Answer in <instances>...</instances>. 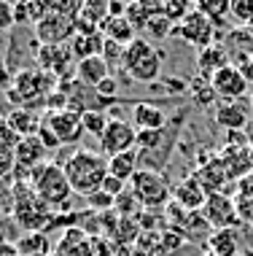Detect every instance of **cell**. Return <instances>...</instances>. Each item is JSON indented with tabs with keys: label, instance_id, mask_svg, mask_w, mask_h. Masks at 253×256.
Wrapping results in <instances>:
<instances>
[{
	"label": "cell",
	"instance_id": "2",
	"mask_svg": "<svg viewBox=\"0 0 253 256\" xmlns=\"http://www.w3.org/2000/svg\"><path fill=\"white\" fill-rule=\"evenodd\" d=\"M54 84H57V76L40 70V68H22L13 73V84L5 94L16 108L32 110V106H46V100L57 89Z\"/></svg>",
	"mask_w": 253,
	"mask_h": 256
},
{
	"label": "cell",
	"instance_id": "3",
	"mask_svg": "<svg viewBox=\"0 0 253 256\" xmlns=\"http://www.w3.org/2000/svg\"><path fill=\"white\" fill-rule=\"evenodd\" d=\"M27 184L32 186V192L51 210H65L70 205L73 194H76L70 181H67V176H65V170H62V164H57V162H46L40 168H35L30 172V178H27Z\"/></svg>",
	"mask_w": 253,
	"mask_h": 256
},
{
	"label": "cell",
	"instance_id": "44",
	"mask_svg": "<svg viewBox=\"0 0 253 256\" xmlns=\"http://www.w3.org/2000/svg\"><path fill=\"white\" fill-rule=\"evenodd\" d=\"M119 256H146L143 251H138V248H132V251H121Z\"/></svg>",
	"mask_w": 253,
	"mask_h": 256
},
{
	"label": "cell",
	"instance_id": "40",
	"mask_svg": "<svg viewBox=\"0 0 253 256\" xmlns=\"http://www.w3.org/2000/svg\"><path fill=\"white\" fill-rule=\"evenodd\" d=\"M13 24H16L13 22V6L5 3V0H0V32L11 30Z\"/></svg>",
	"mask_w": 253,
	"mask_h": 256
},
{
	"label": "cell",
	"instance_id": "31",
	"mask_svg": "<svg viewBox=\"0 0 253 256\" xmlns=\"http://www.w3.org/2000/svg\"><path fill=\"white\" fill-rule=\"evenodd\" d=\"M162 14V6L159 3H151V6H146V3H132V6H127V19L132 22L135 30H146L148 22H151L154 16H159Z\"/></svg>",
	"mask_w": 253,
	"mask_h": 256
},
{
	"label": "cell",
	"instance_id": "7",
	"mask_svg": "<svg viewBox=\"0 0 253 256\" xmlns=\"http://www.w3.org/2000/svg\"><path fill=\"white\" fill-rule=\"evenodd\" d=\"M73 38H76V19L65 16V14L49 11V16L35 24L38 46H65Z\"/></svg>",
	"mask_w": 253,
	"mask_h": 256
},
{
	"label": "cell",
	"instance_id": "5",
	"mask_svg": "<svg viewBox=\"0 0 253 256\" xmlns=\"http://www.w3.org/2000/svg\"><path fill=\"white\" fill-rule=\"evenodd\" d=\"M121 68L138 84H154L162 73V52L154 44H148L146 38H135L124 49Z\"/></svg>",
	"mask_w": 253,
	"mask_h": 256
},
{
	"label": "cell",
	"instance_id": "33",
	"mask_svg": "<svg viewBox=\"0 0 253 256\" xmlns=\"http://www.w3.org/2000/svg\"><path fill=\"white\" fill-rule=\"evenodd\" d=\"M232 19L237 24H253V0H232Z\"/></svg>",
	"mask_w": 253,
	"mask_h": 256
},
{
	"label": "cell",
	"instance_id": "42",
	"mask_svg": "<svg viewBox=\"0 0 253 256\" xmlns=\"http://www.w3.org/2000/svg\"><path fill=\"white\" fill-rule=\"evenodd\" d=\"M94 92H97L100 98H113V94L119 92V84H116V78H113V76H108V78L102 81V84H100L97 89H94Z\"/></svg>",
	"mask_w": 253,
	"mask_h": 256
},
{
	"label": "cell",
	"instance_id": "9",
	"mask_svg": "<svg viewBox=\"0 0 253 256\" xmlns=\"http://www.w3.org/2000/svg\"><path fill=\"white\" fill-rule=\"evenodd\" d=\"M43 124L54 132L59 146H73V143L81 140L84 135V122H81V114L73 108L65 110H46L43 114Z\"/></svg>",
	"mask_w": 253,
	"mask_h": 256
},
{
	"label": "cell",
	"instance_id": "41",
	"mask_svg": "<svg viewBox=\"0 0 253 256\" xmlns=\"http://www.w3.org/2000/svg\"><path fill=\"white\" fill-rule=\"evenodd\" d=\"M124 181H119V178H113V176H108L105 178V184H102V192H105V194H111L113 200L116 197H121V194H124Z\"/></svg>",
	"mask_w": 253,
	"mask_h": 256
},
{
	"label": "cell",
	"instance_id": "4",
	"mask_svg": "<svg viewBox=\"0 0 253 256\" xmlns=\"http://www.w3.org/2000/svg\"><path fill=\"white\" fill-rule=\"evenodd\" d=\"M11 213H13V221L24 232H43V226L51 224V208L32 192V186L27 181L13 184Z\"/></svg>",
	"mask_w": 253,
	"mask_h": 256
},
{
	"label": "cell",
	"instance_id": "12",
	"mask_svg": "<svg viewBox=\"0 0 253 256\" xmlns=\"http://www.w3.org/2000/svg\"><path fill=\"white\" fill-rule=\"evenodd\" d=\"M13 156H16V170H13V172H19L22 181H27L32 170L49 162V159H46V156H49V148L43 146V140H40L38 135H32V138H22V140L16 143Z\"/></svg>",
	"mask_w": 253,
	"mask_h": 256
},
{
	"label": "cell",
	"instance_id": "20",
	"mask_svg": "<svg viewBox=\"0 0 253 256\" xmlns=\"http://www.w3.org/2000/svg\"><path fill=\"white\" fill-rule=\"evenodd\" d=\"M197 181H200V186L208 194H218V192L224 189V184L229 181V172L227 168H224V162L221 159H210L208 164H202L200 170H197Z\"/></svg>",
	"mask_w": 253,
	"mask_h": 256
},
{
	"label": "cell",
	"instance_id": "32",
	"mask_svg": "<svg viewBox=\"0 0 253 256\" xmlns=\"http://www.w3.org/2000/svg\"><path fill=\"white\" fill-rule=\"evenodd\" d=\"M81 122H84V132H86V135H94V138L100 140L111 119H108V116L102 114L100 108H86L84 114H81Z\"/></svg>",
	"mask_w": 253,
	"mask_h": 256
},
{
	"label": "cell",
	"instance_id": "35",
	"mask_svg": "<svg viewBox=\"0 0 253 256\" xmlns=\"http://www.w3.org/2000/svg\"><path fill=\"white\" fill-rule=\"evenodd\" d=\"M16 170V156H13V148L0 146V181H3L8 172Z\"/></svg>",
	"mask_w": 253,
	"mask_h": 256
},
{
	"label": "cell",
	"instance_id": "16",
	"mask_svg": "<svg viewBox=\"0 0 253 256\" xmlns=\"http://www.w3.org/2000/svg\"><path fill=\"white\" fill-rule=\"evenodd\" d=\"M205 202H208V192L202 189L200 181H197L194 176L183 178L181 184L173 186V205L183 208V210L197 213V210H202V208H205Z\"/></svg>",
	"mask_w": 253,
	"mask_h": 256
},
{
	"label": "cell",
	"instance_id": "43",
	"mask_svg": "<svg viewBox=\"0 0 253 256\" xmlns=\"http://www.w3.org/2000/svg\"><path fill=\"white\" fill-rule=\"evenodd\" d=\"M11 84H13V73L8 70V65L0 60V92H8Z\"/></svg>",
	"mask_w": 253,
	"mask_h": 256
},
{
	"label": "cell",
	"instance_id": "14",
	"mask_svg": "<svg viewBox=\"0 0 253 256\" xmlns=\"http://www.w3.org/2000/svg\"><path fill=\"white\" fill-rule=\"evenodd\" d=\"M54 256H97L94 238H89L84 226H67L54 246Z\"/></svg>",
	"mask_w": 253,
	"mask_h": 256
},
{
	"label": "cell",
	"instance_id": "37",
	"mask_svg": "<svg viewBox=\"0 0 253 256\" xmlns=\"http://www.w3.org/2000/svg\"><path fill=\"white\" fill-rule=\"evenodd\" d=\"M22 140L16 132L11 130V124L5 116H0V146H8V148H16V143Z\"/></svg>",
	"mask_w": 253,
	"mask_h": 256
},
{
	"label": "cell",
	"instance_id": "6",
	"mask_svg": "<svg viewBox=\"0 0 253 256\" xmlns=\"http://www.w3.org/2000/svg\"><path fill=\"white\" fill-rule=\"evenodd\" d=\"M129 189H132L135 200L146 208H162V205L173 202V189H170L167 178L159 170H151V168L135 172V178L129 181Z\"/></svg>",
	"mask_w": 253,
	"mask_h": 256
},
{
	"label": "cell",
	"instance_id": "39",
	"mask_svg": "<svg viewBox=\"0 0 253 256\" xmlns=\"http://www.w3.org/2000/svg\"><path fill=\"white\" fill-rule=\"evenodd\" d=\"M162 138H165V130H162V132H146V130L140 132V130H138V146L151 151V148H156L162 143Z\"/></svg>",
	"mask_w": 253,
	"mask_h": 256
},
{
	"label": "cell",
	"instance_id": "34",
	"mask_svg": "<svg viewBox=\"0 0 253 256\" xmlns=\"http://www.w3.org/2000/svg\"><path fill=\"white\" fill-rule=\"evenodd\" d=\"M191 92H194V100L197 102H208V100H213L216 98V92H213V84H210V78H205V76H197L194 81H191Z\"/></svg>",
	"mask_w": 253,
	"mask_h": 256
},
{
	"label": "cell",
	"instance_id": "26",
	"mask_svg": "<svg viewBox=\"0 0 253 256\" xmlns=\"http://www.w3.org/2000/svg\"><path fill=\"white\" fill-rule=\"evenodd\" d=\"M70 49H73V57L78 62L89 60V57H102V52H105V36L102 32H94V36H81V32H76V38L70 40Z\"/></svg>",
	"mask_w": 253,
	"mask_h": 256
},
{
	"label": "cell",
	"instance_id": "23",
	"mask_svg": "<svg viewBox=\"0 0 253 256\" xmlns=\"http://www.w3.org/2000/svg\"><path fill=\"white\" fill-rule=\"evenodd\" d=\"M208 254L213 256H237L240 254V240H237V232L235 230H213L208 232Z\"/></svg>",
	"mask_w": 253,
	"mask_h": 256
},
{
	"label": "cell",
	"instance_id": "8",
	"mask_svg": "<svg viewBox=\"0 0 253 256\" xmlns=\"http://www.w3.org/2000/svg\"><path fill=\"white\" fill-rule=\"evenodd\" d=\"M135 146H138V130H135V124H129L124 119H111L108 122L105 132H102V138H100V151L108 159L119 156V154H127V151H135Z\"/></svg>",
	"mask_w": 253,
	"mask_h": 256
},
{
	"label": "cell",
	"instance_id": "45",
	"mask_svg": "<svg viewBox=\"0 0 253 256\" xmlns=\"http://www.w3.org/2000/svg\"><path fill=\"white\" fill-rule=\"evenodd\" d=\"M251 38H253V24H251Z\"/></svg>",
	"mask_w": 253,
	"mask_h": 256
},
{
	"label": "cell",
	"instance_id": "21",
	"mask_svg": "<svg viewBox=\"0 0 253 256\" xmlns=\"http://www.w3.org/2000/svg\"><path fill=\"white\" fill-rule=\"evenodd\" d=\"M213 119L218 127L229 130V132H240L243 127H248V110L240 102H221V106H216Z\"/></svg>",
	"mask_w": 253,
	"mask_h": 256
},
{
	"label": "cell",
	"instance_id": "24",
	"mask_svg": "<svg viewBox=\"0 0 253 256\" xmlns=\"http://www.w3.org/2000/svg\"><path fill=\"white\" fill-rule=\"evenodd\" d=\"M102 36H105V40L119 44V46H124V49H127V46L138 38V30L132 27V22H129L127 16H121V19H111V16H108V22L102 24Z\"/></svg>",
	"mask_w": 253,
	"mask_h": 256
},
{
	"label": "cell",
	"instance_id": "1",
	"mask_svg": "<svg viewBox=\"0 0 253 256\" xmlns=\"http://www.w3.org/2000/svg\"><path fill=\"white\" fill-rule=\"evenodd\" d=\"M62 170L73 186V192L81 197H92L94 192H100L105 178L111 176L108 172V156L92 148H76L62 162Z\"/></svg>",
	"mask_w": 253,
	"mask_h": 256
},
{
	"label": "cell",
	"instance_id": "29",
	"mask_svg": "<svg viewBox=\"0 0 253 256\" xmlns=\"http://www.w3.org/2000/svg\"><path fill=\"white\" fill-rule=\"evenodd\" d=\"M16 251L22 256H49L51 243H49V238H46V232H27L16 243Z\"/></svg>",
	"mask_w": 253,
	"mask_h": 256
},
{
	"label": "cell",
	"instance_id": "10",
	"mask_svg": "<svg viewBox=\"0 0 253 256\" xmlns=\"http://www.w3.org/2000/svg\"><path fill=\"white\" fill-rule=\"evenodd\" d=\"M173 36H181L189 46H194V49L202 52V49H210V46H213V40H216V24L210 22L205 14H200L197 8H191L189 16L173 30Z\"/></svg>",
	"mask_w": 253,
	"mask_h": 256
},
{
	"label": "cell",
	"instance_id": "19",
	"mask_svg": "<svg viewBox=\"0 0 253 256\" xmlns=\"http://www.w3.org/2000/svg\"><path fill=\"white\" fill-rule=\"evenodd\" d=\"M224 168H227L229 178H248L251 176V168H253V154L248 148H240V146H227L224 148V156H221Z\"/></svg>",
	"mask_w": 253,
	"mask_h": 256
},
{
	"label": "cell",
	"instance_id": "15",
	"mask_svg": "<svg viewBox=\"0 0 253 256\" xmlns=\"http://www.w3.org/2000/svg\"><path fill=\"white\" fill-rule=\"evenodd\" d=\"M73 60L76 57H73L70 44H65V46H38L35 49L38 68L46 73H51V76H57V78L67 70V65H70Z\"/></svg>",
	"mask_w": 253,
	"mask_h": 256
},
{
	"label": "cell",
	"instance_id": "17",
	"mask_svg": "<svg viewBox=\"0 0 253 256\" xmlns=\"http://www.w3.org/2000/svg\"><path fill=\"white\" fill-rule=\"evenodd\" d=\"M132 124L135 130H146V132H162L167 124V116L156 102H135L132 108Z\"/></svg>",
	"mask_w": 253,
	"mask_h": 256
},
{
	"label": "cell",
	"instance_id": "11",
	"mask_svg": "<svg viewBox=\"0 0 253 256\" xmlns=\"http://www.w3.org/2000/svg\"><path fill=\"white\" fill-rule=\"evenodd\" d=\"M202 218L205 224H210L213 230H235L240 224V213H237V205H235V197L224 194H208V202L202 208Z\"/></svg>",
	"mask_w": 253,
	"mask_h": 256
},
{
	"label": "cell",
	"instance_id": "47",
	"mask_svg": "<svg viewBox=\"0 0 253 256\" xmlns=\"http://www.w3.org/2000/svg\"><path fill=\"white\" fill-rule=\"evenodd\" d=\"M0 213H3V202H0Z\"/></svg>",
	"mask_w": 253,
	"mask_h": 256
},
{
	"label": "cell",
	"instance_id": "38",
	"mask_svg": "<svg viewBox=\"0 0 253 256\" xmlns=\"http://www.w3.org/2000/svg\"><path fill=\"white\" fill-rule=\"evenodd\" d=\"M146 30H148V36H151V38H165V36H170V19H165L159 14V16H154L151 22H148Z\"/></svg>",
	"mask_w": 253,
	"mask_h": 256
},
{
	"label": "cell",
	"instance_id": "48",
	"mask_svg": "<svg viewBox=\"0 0 253 256\" xmlns=\"http://www.w3.org/2000/svg\"><path fill=\"white\" fill-rule=\"evenodd\" d=\"M202 256H213V254H202Z\"/></svg>",
	"mask_w": 253,
	"mask_h": 256
},
{
	"label": "cell",
	"instance_id": "25",
	"mask_svg": "<svg viewBox=\"0 0 253 256\" xmlns=\"http://www.w3.org/2000/svg\"><path fill=\"white\" fill-rule=\"evenodd\" d=\"M197 65H200V76H205V78H213V76L221 70V68L232 65V62H229L227 49H221L218 44H213L210 49H202V52H200Z\"/></svg>",
	"mask_w": 253,
	"mask_h": 256
},
{
	"label": "cell",
	"instance_id": "30",
	"mask_svg": "<svg viewBox=\"0 0 253 256\" xmlns=\"http://www.w3.org/2000/svg\"><path fill=\"white\" fill-rule=\"evenodd\" d=\"M194 8L200 14H205L213 24H227V19L232 16V3L229 0H200Z\"/></svg>",
	"mask_w": 253,
	"mask_h": 256
},
{
	"label": "cell",
	"instance_id": "28",
	"mask_svg": "<svg viewBox=\"0 0 253 256\" xmlns=\"http://www.w3.org/2000/svg\"><path fill=\"white\" fill-rule=\"evenodd\" d=\"M235 205H237V213H240V221L253 224V176L243 178V181L237 184Z\"/></svg>",
	"mask_w": 253,
	"mask_h": 256
},
{
	"label": "cell",
	"instance_id": "13",
	"mask_svg": "<svg viewBox=\"0 0 253 256\" xmlns=\"http://www.w3.org/2000/svg\"><path fill=\"white\" fill-rule=\"evenodd\" d=\"M210 84H213L216 98H221L224 102H235L237 98H243V94L248 92V78L243 76V70L237 65L221 68V70L210 78Z\"/></svg>",
	"mask_w": 253,
	"mask_h": 256
},
{
	"label": "cell",
	"instance_id": "22",
	"mask_svg": "<svg viewBox=\"0 0 253 256\" xmlns=\"http://www.w3.org/2000/svg\"><path fill=\"white\" fill-rule=\"evenodd\" d=\"M5 119H8L11 130H13L19 138H32V135H38L40 124H43V116L32 114V110H27V108H11L8 114H5Z\"/></svg>",
	"mask_w": 253,
	"mask_h": 256
},
{
	"label": "cell",
	"instance_id": "18",
	"mask_svg": "<svg viewBox=\"0 0 253 256\" xmlns=\"http://www.w3.org/2000/svg\"><path fill=\"white\" fill-rule=\"evenodd\" d=\"M76 76H78L81 84L97 89L102 81L111 76V65L105 62V57H89V60L76 62Z\"/></svg>",
	"mask_w": 253,
	"mask_h": 256
},
{
	"label": "cell",
	"instance_id": "46",
	"mask_svg": "<svg viewBox=\"0 0 253 256\" xmlns=\"http://www.w3.org/2000/svg\"><path fill=\"white\" fill-rule=\"evenodd\" d=\"M248 256H253V248H251V251H248Z\"/></svg>",
	"mask_w": 253,
	"mask_h": 256
},
{
	"label": "cell",
	"instance_id": "36",
	"mask_svg": "<svg viewBox=\"0 0 253 256\" xmlns=\"http://www.w3.org/2000/svg\"><path fill=\"white\" fill-rule=\"evenodd\" d=\"M86 205L92 208V210H108V208H116V200L100 189V192H94L92 197H86Z\"/></svg>",
	"mask_w": 253,
	"mask_h": 256
},
{
	"label": "cell",
	"instance_id": "27",
	"mask_svg": "<svg viewBox=\"0 0 253 256\" xmlns=\"http://www.w3.org/2000/svg\"><path fill=\"white\" fill-rule=\"evenodd\" d=\"M138 159H140V151H127V154H119V156H111L108 159V172H111L113 178H119V181L129 184L135 178V172H138Z\"/></svg>",
	"mask_w": 253,
	"mask_h": 256
}]
</instances>
